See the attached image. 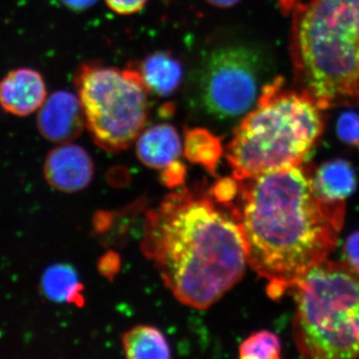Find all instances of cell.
Returning a JSON list of instances; mask_svg holds the SVG:
<instances>
[{
    "label": "cell",
    "instance_id": "6da1fadb",
    "mask_svg": "<svg viewBox=\"0 0 359 359\" xmlns=\"http://www.w3.org/2000/svg\"><path fill=\"white\" fill-rule=\"evenodd\" d=\"M308 165L238 180L228 205L240 224L248 264L268 280L278 299L306 273L327 261L344 226V201L323 197Z\"/></svg>",
    "mask_w": 359,
    "mask_h": 359
},
{
    "label": "cell",
    "instance_id": "7a4b0ae2",
    "mask_svg": "<svg viewBox=\"0 0 359 359\" xmlns=\"http://www.w3.org/2000/svg\"><path fill=\"white\" fill-rule=\"evenodd\" d=\"M141 248L176 299L198 309L237 285L248 264L231 208L202 185L170 194L147 212Z\"/></svg>",
    "mask_w": 359,
    "mask_h": 359
},
{
    "label": "cell",
    "instance_id": "3957f363",
    "mask_svg": "<svg viewBox=\"0 0 359 359\" xmlns=\"http://www.w3.org/2000/svg\"><path fill=\"white\" fill-rule=\"evenodd\" d=\"M290 47L297 89L320 109L359 105V0L299 2Z\"/></svg>",
    "mask_w": 359,
    "mask_h": 359
},
{
    "label": "cell",
    "instance_id": "277c9868",
    "mask_svg": "<svg viewBox=\"0 0 359 359\" xmlns=\"http://www.w3.org/2000/svg\"><path fill=\"white\" fill-rule=\"evenodd\" d=\"M323 111L304 92L287 88L283 77L264 85L226 147L233 178L302 165L325 130Z\"/></svg>",
    "mask_w": 359,
    "mask_h": 359
},
{
    "label": "cell",
    "instance_id": "5b68a950",
    "mask_svg": "<svg viewBox=\"0 0 359 359\" xmlns=\"http://www.w3.org/2000/svg\"><path fill=\"white\" fill-rule=\"evenodd\" d=\"M295 346L304 358H359V271L325 261L295 285Z\"/></svg>",
    "mask_w": 359,
    "mask_h": 359
},
{
    "label": "cell",
    "instance_id": "8992f818",
    "mask_svg": "<svg viewBox=\"0 0 359 359\" xmlns=\"http://www.w3.org/2000/svg\"><path fill=\"white\" fill-rule=\"evenodd\" d=\"M74 84L96 145L109 153L129 148L145 128L150 110L148 90L136 69L83 63Z\"/></svg>",
    "mask_w": 359,
    "mask_h": 359
},
{
    "label": "cell",
    "instance_id": "52a82bcc",
    "mask_svg": "<svg viewBox=\"0 0 359 359\" xmlns=\"http://www.w3.org/2000/svg\"><path fill=\"white\" fill-rule=\"evenodd\" d=\"M266 65L264 54L247 45H226L210 52L199 78L204 109L219 119L249 112L261 94Z\"/></svg>",
    "mask_w": 359,
    "mask_h": 359
},
{
    "label": "cell",
    "instance_id": "ba28073f",
    "mask_svg": "<svg viewBox=\"0 0 359 359\" xmlns=\"http://www.w3.org/2000/svg\"><path fill=\"white\" fill-rule=\"evenodd\" d=\"M37 128L46 140L70 143L82 134L86 126L79 97L59 90L45 100L37 114Z\"/></svg>",
    "mask_w": 359,
    "mask_h": 359
},
{
    "label": "cell",
    "instance_id": "9c48e42d",
    "mask_svg": "<svg viewBox=\"0 0 359 359\" xmlns=\"http://www.w3.org/2000/svg\"><path fill=\"white\" fill-rule=\"evenodd\" d=\"M43 174L47 183L55 190L80 192L93 180L94 163L85 149L75 144H61L47 155Z\"/></svg>",
    "mask_w": 359,
    "mask_h": 359
},
{
    "label": "cell",
    "instance_id": "30bf717a",
    "mask_svg": "<svg viewBox=\"0 0 359 359\" xmlns=\"http://www.w3.org/2000/svg\"><path fill=\"white\" fill-rule=\"evenodd\" d=\"M47 99L46 85L39 71L18 68L0 81V106L20 117L39 111Z\"/></svg>",
    "mask_w": 359,
    "mask_h": 359
},
{
    "label": "cell",
    "instance_id": "8fae6325",
    "mask_svg": "<svg viewBox=\"0 0 359 359\" xmlns=\"http://www.w3.org/2000/svg\"><path fill=\"white\" fill-rule=\"evenodd\" d=\"M129 65L139 73L149 94L155 96H172L183 82V63L170 51L153 52Z\"/></svg>",
    "mask_w": 359,
    "mask_h": 359
},
{
    "label": "cell",
    "instance_id": "7c38bea8",
    "mask_svg": "<svg viewBox=\"0 0 359 359\" xmlns=\"http://www.w3.org/2000/svg\"><path fill=\"white\" fill-rule=\"evenodd\" d=\"M137 157L151 169L162 170L182 155L178 131L168 123L156 124L144 130L137 139Z\"/></svg>",
    "mask_w": 359,
    "mask_h": 359
},
{
    "label": "cell",
    "instance_id": "4fadbf2b",
    "mask_svg": "<svg viewBox=\"0 0 359 359\" xmlns=\"http://www.w3.org/2000/svg\"><path fill=\"white\" fill-rule=\"evenodd\" d=\"M42 292L49 301L57 304H85L84 285L80 282L76 269L68 264H54L45 269L40 283Z\"/></svg>",
    "mask_w": 359,
    "mask_h": 359
},
{
    "label": "cell",
    "instance_id": "5bb4252c",
    "mask_svg": "<svg viewBox=\"0 0 359 359\" xmlns=\"http://www.w3.org/2000/svg\"><path fill=\"white\" fill-rule=\"evenodd\" d=\"M318 192L330 201H346L355 191V172L346 160L330 161L314 172Z\"/></svg>",
    "mask_w": 359,
    "mask_h": 359
},
{
    "label": "cell",
    "instance_id": "9a60e30c",
    "mask_svg": "<svg viewBox=\"0 0 359 359\" xmlns=\"http://www.w3.org/2000/svg\"><path fill=\"white\" fill-rule=\"evenodd\" d=\"M184 154L193 164L200 165L212 176L217 174L224 155L222 139L208 129L188 128L184 136Z\"/></svg>",
    "mask_w": 359,
    "mask_h": 359
},
{
    "label": "cell",
    "instance_id": "2e32d148",
    "mask_svg": "<svg viewBox=\"0 0 359 359\" xmlns=\"http://www.w3.org/2000/svg\"><path fill=\"white\" fill-rule=\"evenodd\" d=\"M122 346L128 358H171V348L166 337L160 330L151 325H136L125 332Z\"/></svg>",
    "mask_w": 359,
    "mask_h": 359
},
{
    "label": "cell",
    "instance_id": "e0dca14e",
    "mask_svg": "<svg viewBox=\"0 0 359 359\" xmlns=\"http://www.w3.org/2000/svg\"><path fill=\"white\" fill-rule=\"evenodd\" d=\"M280 351V339L268 330L250 335L238 348L240 358L243 359H278Z\"/></svg>",
    "mask_w": 359,
    "mask_h": 359
},
{
    "label": "cell",
    "instance_id": "ac0fdd59",
    "mask_svg": "<svg viewBox=\"0 0 359 359\" xmlns=\"http://www.w3.org/2000/svg\"><path fill=\"white\" fill-rule=\"evenodd\" d=\"M337 134L342 141L359 148V115L355 112H346L340 116Z\"/></svg>",
    "mask_w": 359,
    "mask_h": 359
},
{
    "label": "cell",
    "instance_id": "d6986e66",
    "mask_svg": "<svg viewBox=\"0 0 359 359\" xmlns=\"http://www.w3.org/2000/svg\"><path fill=\"white\" fill-rule=\"evenodd\" d=\"M212 199L222 205H230L237 198L238 193V180L226 177L219 179L209 189Z\"/></svg>",
    "mask_w": 359,
    "mask_h": 359
},
{
    "label": "cell",
    "instance_id": "ffe728a7",
    "mask_svg": "<svg viewBox=\"0 0 359 359\" xmlns=\"http://www.w3.org/2000/svg\"><path fill=\"white\" fill-rule=\"evenodd\" d=\"M187 168L181 161H174L173 163L161 170L160 181L168 188H179L185 184Z\"/></svg>",
    "mask_w": 359,
    "mask_h": 359
},
{
    "label": "cell",
    "instance_id": "44dd1931",
    "mask_svg": "<svg viewBox=\"0 0 359 359\" xmlns=\"http://www.w3.org/2000/svg\"><path fill=\"white\" fill-rule=\"evenodd\" d=\"M98 269L101 275L107 280H114L120 271V256L117 252L109 250L99 259Z\"/></svg>",
    "mask_w": 359,
    "mask_h": 359
},
{
    "label": "cell",
    "instance_id": "7402d4cb",
    "mask_svg": "<svg viewBox=\"0 0 359 359\" xmlns=\"http://www.w3.org/2000/svg\"><path fill=\"white\" fill-rule=\"evenodd\" d=\"M148 0H106L111 11L120 15H131L141 11Z\"/></svg>",
    "mask_w": 359,
    "mask_h": 359
},
{
    "label": "cell",
    "instance_id": "603a6c76",
    "mask_svg": "<svg viewBox=\"0 0 359 359\" xmlns=\"http://www.w3.org/2000/svg\"><path fill=\"white\" fill-rule=\"evenodd\" d=\"M347 263L359 271V231L347 238L344 245Z\"/></svg>",
    "mask_w": 359,
    "mask_h": 359
},
{
    "label": "cell",
    "instance_id": "cb8c5ba5",
    "mask_svg": "<svg viewBox=\"0 0 359 359\" xmlns=\"http://www.w3.org/2000/svg\"><path fill=\"white\" fill-rule=\"evenodd\" d=\"M63 6L74 11H83L90 8L98 0H59Z\"/></svg>",
    "mask_w": 359,
    "mask_h": 359
},
{
    "label": "cell",
    "instance_id": "d4e9b609",
    "mask_svg": "<svg viewBox=\"0 0 359 359\" xmlns=\"http://www.w3.org/2000/svg\"><path fill=\"white\" fill-rule=\"evenodd\" d=\"M207 1L218 8H230L231 6H235L241 0H207Z\"/></svg>",
    "mask_w": 359,
    "mask_h": 359
},
{
    "label": "cell",
    "instance_id": "484cf974",
    "mask_svg": "<svg viewBox=\"0 0 359 359\" xmlns=\"http://www.w3.org/2000/svg\"><path fill=\"white\" fill-rule=\"evenodd\" d=\"M280 2H282L283 8L287 9V11H290V9L294 7V4L297 6V4H299L297 0H280Z\"/></svg>",
    "mask_w": 359,
    "mask_h": 359
}]
</instances>
